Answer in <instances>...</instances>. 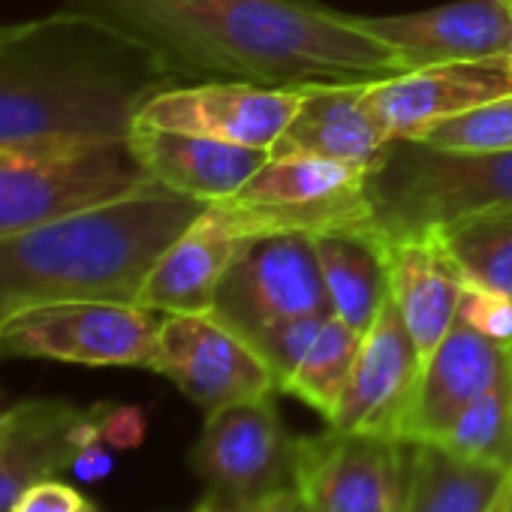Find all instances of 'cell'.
<instances>
[{"instance_id":"30","label":"cell","mask_w":512,"mask_h":512,"mask_svg":"<svg viewBox=\"0 0 512 512\" xmlns=\"http://www.w3.org/2000/svg\"><path fill=\"white\" fill-rule=\"evenodd\" d=\"M88 497H82L73 485L61 482L58 476L43 479L37 485H31L13 506V512H70L76 506H82Z\"/></svg>"},{"instance_id":"21","label":"cell","mask_w":512,"mask_h":512,"mask_svg":"<svg viewBox=\"0 0 512 512\" xmlns=\"http://www.w3.org/2000/svg\"><path fill=\"white\" fill-rule=\"evenodd\" d=\"M217 211L208 205L154 263L139 305L160 314H205L214 308L220 281L241 250Z\"/></svg>"},{"instance_id":"31","label":"cell","mask_w":512,"mask_h":512,"mask_svg":"<svg viewBox=\"0 0 512 512\" xmlns=\"http://www.w3.org/2000/svg\"><path fill=\"white\" fill-rule=\"evenodd\" d=\"M103 437L118 449L139 446L145 437V419L136 407H106L103 413Z\"/></svg>"},{"instance_id":"3","label":"cell","mask_w":512,"mask_h":512,"mask_svg":"<svg viewBox=\"0 0 512 512\" xmlns=\"http://www.w3.org/2000/svg\"><path fill=\"white\" fill-rule=\"evenodd\" d=\"M208 208L157 181L0 235V320L52 302H139L160 253Z\"/></svg>"},{"instance_id":"22","label":"cell","mask_w":512,"mask_h":512,"mask_svg":"<svg viewBox=\"0 0 512 512\" xmlns=\"http://www.w3.org/2000/svg\"><path fill=\"white\" fill-rule=\"evenodd\" d=\"M332 314L365 335L389 299V244L374 226L314 235Z\"/></svg>"},{"instance_id":"10","label":"cell","mask_w":512,"mask_h":512,"mask_svg":"<svg viewBox=\"0 0 512 512\" xmlns=\"http://www.w3.org/2000/svg\"><path fill=\"white\" fill-rule=\"evenodd\" d=\"M293 470L317 512H404L407 440L329 428L296 437Z\"/></svg>"},{"instance_id":"6","label":"cell","mask_w":512,"mask_h":512,"mask_svg":"<svg viewBox=\"0 0 512 512\" xmlns=\"http://www.w3.org/2000/svg\"><path fill=\"white\" fill-rule=\"evenodd\" d=\"M368 169L326 157H269L235 196L211 202L226 229L247 241L281 232L374 226L365 196Z\"/></svg>"},{"instance_id":"33","label":"cell","mask_w":512,"mask_h":512,"mask_svg":"<svg viewBox=\"0 0 512 512\" xmlns=\"http://www.w3.org/2000/svg\"><path fill=\"white\" fill-rule=\"evenodd\" d=\"M22 28H25V22H19V25H0V49H4Z\"/></svg>"},{"instance_id":"5","label":"cell","mask_w":512,"mask_h":512,"mask_svg":"<svg viewBox=\"0 0 512 512\" xmlns=\"http://www.w3.org/2000/svg\"><path fill=\"white\" fill-rule=\"evenodd\" d=\"M151 184L130 139L91 145H0V235L103 205Z\"/></svg>"},{"instance_id":"39","label":"cell","mask_w":512,"mask_h":512,"mask_svg":"<svg viewBox=\"0 0 512 512\" xmlns=\"http://www.w3.org/2000/svg\"><path fill=\"white\" fill-rule=\"evenodd\" d=\"M506 512H512V497H509V509H506Z\"/></svg>"},{"instance_id":"29","label":"cell","mask_w":512,"mask_h":512,"mask_svg":"<svg viewBox=\"0 0 512 512\" xmlns=\"http://www.w3.org/2000/svg\"><path fill=\"white\" fill-rule=\"evenodd\" d=\"M458 320H464L485 338L497 341L500 347L512 350V299L509 296L464 284Z\"/></svg>"},{"instance_id":"38","label":"cell","mask_w":512,"mask_h":512,"mask_svg":"<svg viewBox=\"0 0 512 512\" xmlns=\"http://www.w3.org/2000/svg\"><path fill=\"white\" fill-rule=\"evenodd\" d=\"M7 416H10V407H0V431L7 425Z\"/></svg>"},{"instance_id":"37","label":"cell","mask_w":512,"mask_h":512,"mask_svg":"<svg viewBox=\"0 0 512 512\" xmlns=\"http://www.w3.org/2000/svg\"><path fill=\"white\" fill-rule=\"evenodd\" d=\"M509 497H512V491H509V494H506V497H503V500H500V503H497L491 512H506V509H509Z\"/></svg>"},{"instance_id":"2","label":"cell","mask_w":512,"mask_h":512,"mask_svg":"<svg viewBox=\"0 0 512 512\" xmlns=\"http://www.w3.org/2000/svg\"><path fill=\"white\" fill-rule=\"evenodd\" d=\"M175 82L136 46L58 10L0 49V145L130 139L139 109Z\"/></svg>"},{"instance_id":"12","label":"cell","mask_w":512,"mask_h":512,"mask_svg":"<svg viewBox=\"0 0 512 512\" xmlns=\"http://www.w3.org/2000/svg\"><path fill=\"white\" fill-rule=\"evenodd\" d=\"M302 88H266L250 82H196L154 94L136 124L196 133L244 148L272 151L293 115Z\"/></svg>"},{"instance_id":"36","label":"cell","mask_w":512,"mask_h":512,"mask_svg":"<svg viewBox=\"0 0 512 512\" xmlns=\"http://www.w3.org/2000/svg\"><path fill=\"white\" fill-rule=\"evenodd\" d=\"M70 512H100V509H97V506H94L91 500H85L82 506H76V509H70Z\"/></svg>"},{"instance_id":"8","label":"cell","mask_w":512,"mask_h":512,"mask_svg":"<svg viewBox=\"0 0 512 512\" xmlns=\"http://www.w3.org/2000/svg\"><path fill=\"white\" fill-rule=\"evenodd\" d=\"M163 314L139 302L73 299L0 320V359H52L88 368H148Z\"/></svg>"},{"instance_id":"18","label":"cell","mask_w":512,"mask_h":512,"mask_svg":"<svg viewBox=\"0 0 512 512\" xmlns=\"http://www.w3.org/2000/svg\"><path fill=\"white\" fill-rule=\"evenodd\" d=\"M130 148L151 181L208 205L235 196L272 157L263 148H244L148 124H133Z\"/></svg>"},{"instance_id":"16","label":"cell","mask_w":512,"mask_h":512,"mask_svg":"<svg viewBox=\"0 0 512 512\" xmlns=\"http://www.w3.org/2000/svg\"><path fill=\"white\" fill-rule=\"evenodd\" d=\"M106 404L91 410L64 401H22L10 407L0 431V512L37 482L73 467L82 446L103 437Z\"/></svg>"},{"instance_id":"17","label":"cell","mask_w":512,"mask_h":512,"mask_svg":"<svg viewBox=\"0 0 512 512\" xmlns=\"http://www.w3.org/2000/svg\"><path fill=\"white\" fill-rule=\"evenodd\" d=\"M512 371V350L455 320L422 365L407 440H443L452 422Z\"/></svg>"},{"instance_id":"40","label":"cell","mask_w":512,"mask_h":512,"mask_svg":"<svg viewBox=\"0 0 512 512\" xmlns=\"http://www.w3.org/2000/svg\"><path fill=\"white\" fill-rule=\"evenodd\" d=\"M506 4H512V0H506Z\"/></svg>"},{"instance_id":"26","label":"cell","mask_w":512,"mask_h":512,"mask_svg":"<svg viewBox=\"0 0 512 512\" xmlns=\"http://www.w3.org/2000/svg\"><path fill=\"white\" fill-rule=\"evenodd\" d=\"M437 443L512 473V371L482 392Z\"/></svg>"},{"instance_id":"32","label":"cell","mask_w":512,"mask_h":512,"mask_svg":"<svg viewBox=\"0 0 512 512\" xmlns=\"http://www.w3.org/2000/svg\"><path fill=\"white\" fill-rule=\"evenodd\" d=\"M296 491H287V494H281V497H275V500H269V503H263V506H256V509H247V512H293V506H296ZM220 509V506H217ZM220 512H226V509H220Z\"/></svg>"},{"instance_id":"15","label":"cell","mask_w":512,"mask_h":512,"mask_svg":"<svg viewBox=\"0 0 512 512\" xmlns=\"http://www.w3.org/2000/svg\"><path fill=\"white\" fill-rule=\"evenodd\" d=\"M359 25L395 49L407 70L512 55V4L506 0H455L407 16H359Z\"/></svg>"},{"instance_id":"14","label":"cell","mask_w":512,"mask_h":512,"mask_svg":"<svg viewBox=\"0 0 512 512\" xmlns=\"http://www.w3.org/2000/svg\"><path fill=\"white\" fill-rule=\"evenodd\" d=\"M500 97H512V55L419 67L365 91L389 139H419L434 124Z\"/></svg>"},{"instance_id":"23","label":"cell","mask_w":512,"mask_h":512,"mask_svg":"<svg viewBox=\"0 0 512 512\" xmlns=\"http://www.w3.org/2000/svg\"><path fill=\"white\" fill-rule=\"evenodd\" d=\"M512 491V473L464 458L443 443L407 440L404 512H491Z\"/></svg>"},{"instance_id":"19","label":"cell","mask_w":512,"mask_h":512,"mask_svg":"<svg viewBox=\"0 0 512 512\" xmlns=\"http://www.w3.org/2000/svg\"><path fill=\"white\" fill-rule=\"evenodd\" d=\"M386 244L389 296L425 365L458 320L464 278L434 229L404 238H386Z\"/></svg>"},{"instance_id":"9","label":"cell","mask_w":512,"mask_h":512,"mask_svg":"<svg viewBox=\"0 0 512 512\" xmlns=\"http://www.w3.org/2000/svg\"><path fill=\"white\" fill-rule=\"evenodd\" d=\"M211 314L244 341L287 320L332 314L314 235L247 238L220 281Z\"/></svg>"},{"instance_id":"28","label":"cell","mask_w":512,"mask_h":512,"mask_svg":"<svg viewBox=\"0 0 512 512\" xmlns=\"http://www.w3.org/2000/svg\"><path fill=\"white\" fill-rule=\"evenodd\" d=\"M326 317L332 314H317V317H299V320H287V323H278L272 329H263L260 335H253L247 344L263 356V362L269 365L275 383H278V392L287 389V383L293 380L296 368L302 365L311 341L317 338L320 326L326 323Z\"/></svg>"},{"instance_id":"34","label":"cell","mask_w":512,"mask_h":512,"mask_svg":"<svg viewBox=\"0 0 512 512\" xmlns=\"http://www.w3.org/2000/svg\"><path fill=\"white\" fill-rule=\"evenodd\" d=\"M193 512H220V509H217V506H214V503H211V500L205 497V500H202V503H199V506H196Z\"/></svg>"},{"instance_id":"24","label":"cell","mask_w":512,"mask_h":512,"mask_svg":"<svg viewBox=\"0 0 512 512\" xmlns=\"http://www.w3.org/2000/svg\"><path fill=\"white\" fill-rule=\"evenodd\" d=\"M464 284L512 299V211L482 214L434 229Z\"/></svg>"},{"instance_id":"27","label":"cell","mask_w":512,"mask_h":512,"mask_svg":"<svg viewBox=\"0 0 512 512\" xmlns=\"http://www.w3.org/2000/svg\"><path fill=\"white\" fill-rule=\"evenodd\" d=\"M419 142L446 151H512V97L440 121Z\"/></svg>"},{"instance_id":"25","label":"cell","mask_w":512,"mask_h":512,"mask_svg":"<svg viewBox=\"0 0 512 512\" xmlns=\"http://www.w3.org/2000/svg\"><path fill=\"white\" fill-rule=\"evenodd\" d=\"M359 344H362V335L353 332L341 317L335 314L326 317V323L320 326L317 338L311 341L302 365L296 368L284 392L296 395L329 422L350 383Z\"/></svg>"},{"instance_id":"20","label":"cell","mask_w":512,"mask_h":512,"mask_svg":"<svg viewBox=\"0 0 512 512\" xmlns=\"http://www.w3.org/2000/svg\"><path fill=\"white\" fill-rule=\"evenodd\" d=\"M368 85H311L272 157H326L371 169L389 148V133L365 100Z\"/></svg>"},{"instance_id":"1","label":"cell","mask_w":512,"mask_h":512,"mask_svg":"<svg viewBox=\"0 0 512 512\" xmlns=\"http://www.w3.org/2000/svg\"><path fill=\"white\" fill-rule=\"evenodd\" d=\"M145 52L175 85H371L407 73L359 16L314 0H64Z\"/></svg>"},{"instance_id":"13","label":"cell","mask_w":512,"mask_h":512,"mask_svg":"<svg viewBox=\"0 0 512 512\" xmlns=\"http://www.w3.org/2000/svg\"><path fill=\"white\" fill-rule=\"evenodd\" d=\"M419 377L422 359L389 296L374 326L362 335L350 383L329 428L407 440Z\"/></svg>"},{"instance_id":"4","label":"cell","mask_w":512,"mask_h":512,"mask_svg":"<svg viewBox=\"0 0 512 512\" xmlns=\"http://www.w3.org/2000/svg\"><path fill=\"white\" fill-rule=\"evenodd\" d=\"M365 196L383 238L512 211V151H446L392 139L368 169Z\"/></svg>"},{"instance_id":"7","label":"cell","mask_w":512,"mask_h":512,"mask_svg":"<svg viewBox=\"0 0 512 512\" xmlns=\"http://www.w3.org/2000/svg\"><path fill=\"white\" fill-rule=\"evenodd\" d=\"M296 437L287 431L275 395L250 398L205 413L190 449V470L205 497L226 512H247L296 491Z\"/></svg>"},{"instance_id":"35","label":"cell","mask_w":512,"mask_h":512,"mask_svg":"<svg viewBox=\"0 0 512 512\" xmlns=\"http://www.w3.org/2000/svg\"><path fill=\"white\" fill-rule=\"evenodd\" d=\"M293 512H317V509H314L311 503H305L302 497H296V506H293Z\"/></svg>"},{"instance_id":"11","label":"cell","mask_w":512,"mask_h":512,"mask_svg":"<svg viewBox=\"0 0 512 512\" xmlns=\"http://www.w3.org/2000/svg\"><path fill=\"white\" fill-rule=\"evenodd\" d=\"M151 371L205 413L278 392L263 356L211 311L163 314Z\"/></svg>"}]
</instances>
